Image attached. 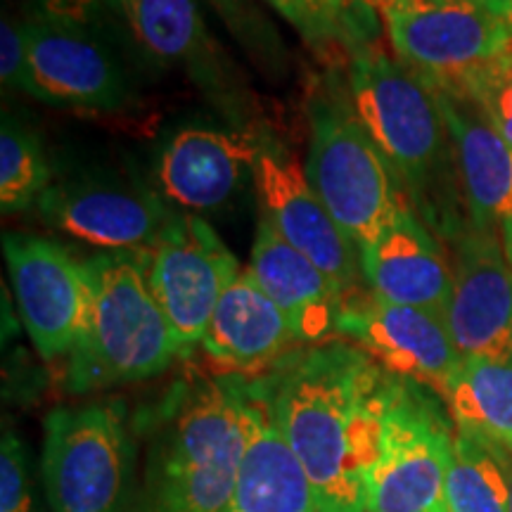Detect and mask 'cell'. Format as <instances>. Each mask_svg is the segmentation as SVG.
<instances>
[{
    "instance_id": "6da1fadb",
    "label": "cell",
    "mask_w": 512,
    "mask_h": 512,
    "mask_svg": "<svg viewBox=\"0 0 512 512\" xmlns=\"http://www.w3.org/2000/svg\"><path fill=\"white\" fill-rule=\"evenodd\" d=\"M392 375L349 342L287 356L271 380L273 406L313 486L318 512H366Z\"/></svg>"
},
{
    "instance_id": "7a4b0ae2",
    "label": "cell",
    "mask_w": 512,
    "mask_h": 512,
    "mask_svg": "<svg viewBox=\"0 0 512 512\" xmlns=\"http://www.w3.org/2000/svg\"><path fill=\"white\" fill-rule=\"evenodd\" d=\"M351 98L396 181L411 192L420 219L456 240L467 216L437 91L396 57L363 48L351 62Z\"/></svg>"
},
{
    "instance_id": "3957f363",
    "label": "cell",
    "mask_w": 512,
    "mask_h": 512,
    "mask_svg": "<svg viewBox=\"0 0 512 512\" xmlns=\"http://www.w3.org/2000/svg\"><path fill=\"white\" fill-rule=\"evenodd\" d=\"M245 380L188 389L152 446L145 512H226L245 451Z\"/></svg>"
},
{
    "instance_id": "277c9868",
    "label": "cell",
    "mask_w": 512,
    "mask_h": 512,
    "mask_svg": "<svg viewBox=\"0 0 512 512\" xmlns=\"http://www.w3.org/2000/svg\"><path fill=\"white\" fill-rule=\"evenodd\" d=\"M93 302L88 328L69 356L72 392L150 380L181 354L169 318L150 290L140 252H102L86 261Z\"/></svg>"
},
{
    "instance_id": "5b68a950",
    "label": "cell",
    "mask_w": 512,
    "mask_h": 512,
    "mask_svg": "<svg viewBox=\"0 0 512 512\" xmlns=\"http://www.w3.org/2000/svg\"><path fill=\"white\" fill-rule=\"evenodd\" d=\"M41 479L50 512H128L133 444L124 408L93 401L50 411Z\"/></svg>"
},
{
    "instance_id": "8992f818",
    "label": "cell",
    "mask_w": 512,
    "mask_h": 512,
    "mask_svg": "<svg viewBox=\"0 0 512 512\" xmlns=\"http://www.w3.org/2000/svg\"><path fill=\"white\" fill-rule=\"evenodd\" d=\"M456 425L439 396L418 382L389 380L380 446L368 472L366 512H446V472Z\"/></svg>"
},
{
    "instance_id": "52a82bcc",
    "label": "cell",
    "mask_w": 512,
    "mask_h": 512,
    "mask_svg": "<svg viewBox=\"0 0 512 512\" xmlns=\"http://www.w3.org/2000/svg\"><path fill=\"white\" fill-rule=\"evenodd\" d=\"M304 174L361 252L403 204L399 181L366 126L337 102H323L313 112Z\"/></svg>"
},
{
    "instance_id": "ba28073f",
    "label": "cell",
    "mask_w": 512,
    "mask_h": 512,
    "mask_svg": "<svg viewBox=\"0 0 512 512\" xmlns=\"http://www.w3.org/2000/svg\"><path fill=\"white\" fill-rule=\"evenodd\" d=\"M380 12L396 60L434 88L512 48V19L460 0H389Z\"/></svg>"
},
{
    "instance_id": "9c48e42d",
    "label": "cell",
    "mask_w": 512,
    "mask_h": 512,
    "mask_svg": "<svg viewBox=\"0 0 512 512\" xmlns=\"http://www.w3.org/2000/svg\"><path fill=\"white\" fill-rule=\"evenodd\" d=\"M150 290L169 318L181 354L200 347L216 304L242 268L216 230L195 214H176L162 238L143 249Z\"/></svg>"
},
{
    "instance_id": "30bf717a",
    "label": "cell",
    "mask_w": 512,
    "mask_h": 512,
    "mask_svg": "<svg viewBox=\"0 0 512 512\" xmlns=\"http://www.w3.org/2000/svg\"><path fill=\"white\" fill-rule=\"evenodd\" d=\"M3 252L24 328L41 358H69L91 316L93 285L86 261L62 245L27 233H5Z\"/></svg>"
},
{
    "instance_id": "8fae6325",
    "label": "cell",
    "mask_w": 512,
    "mask_h": 512,
    "mask_svg": "<svg viewBox=\"0 0 512 512\" xmlns=\"http://www.w3.org/2000/svg\"><path fill=\"white\" fill-rule=\"evenodd\" d=\"M337 335L351 339L389 375L418 382L439 399H446L463 366L444 313L437 311L349 297L339 311Z\"/></svg>"
},
{
    "instance_id": "7c38bea8",
    "label": "cell",
    "mask_w": 512,
    "mask_h": 512,
    "mask_svg": "<svg viewBox=\"0 0 512 512\" xmlns=\"http://www.w3.org/2000/svg\"><path fill=\"white\" fill-rule=\"evenodd\" d=\"M446 325L463 361H512V264L501 235L467 226L453 240Z\"/></svg>"
},
{
    "instance_id": "4fadbf2b",
    "label": "cell",
    "mask_w": 512,
    "mask_h": 512,
    "mask_svg": "<svg viewBox=\"0 0 512 512\" xmlns=\"http://www.w3.org/2000/svg\"><path fill=\"white\" fill-rule=\"evenodd\" d=\"M254 185L261 211L287 245L313 261L344 299H349L361 278V249L344 233L318 192L311 188L304 169L283 152L261 147L254 164Z\"/></svg>"
},
{
    "instance_id": "5bb4252c",
    "label": "cell",
    "mask_w": 512,
    "mask_h": 512,
    "mask_svg": "<svg viewBox=\"0 0 512 512\" xmlns=\"http://www.w3.org/2000/svg\"><path fill=\"white\" fill-rule=\"evenodd\" d=\"M29 95L57 107L112 112L126 102L119 67L86 27L55 22L41 12L24 19Z\"/></svg>"
},
{
    "instance_id": "9a60e30c",
    "label": "cell",
    "mask_w": 512,
    "mask_h": 512,
    "mask_svg": "<svg viewBox=\"0 0 512 512\" xmlns=\"http://www.w3.org/2000/svg\"><path fill=\"white\" fill-rule=\"evenodd\" d=\"M36 207L48 226L105 252H143L176 219L152 192L105 181L55 183Z\"/></svg>"
},
{
    "instance_id": "2e32d148",
    "label": "cell",
    "mask_w": 512,
    "mask_h": 512,
    "mask_svg": "<svg viewBox=\"0 0 512 512\" xmlns=\"http://www.w3.org/2000/svg\"><path fill=\"white\" fill-rule=\"evenodd\" d=\"M245 451L226 512H318L313 486L273 406L271 380H245Z\"/></svg>"
},
{
    "instance_id": "e0dca14e",
    "label": "cell",
    "mask_w": 512,
    "mask_h": 512,
    "mask_svg": "<svg viewBox=\"0 0 512 512\" xmlns=\"http://www.w3.org/2000/svg\"><path fill=\"white\" fill-rule=\"evenodd\" d=\"M361 273L382 302L446 313L453 264L430 226L406 204L361 252Z\"/></svg>"
},
{
    "instance_id": "ac0fdd59",
    "label": "cell",
    "mask_w": 512,
    "mask_h": 512,
    "mask_svg": "<svg viewBox=\"0 0 512 512\" xmlns=\"http://www.w3.org/2000/svg\"><path fill=\"white\" fill-rule=\"evenodd\" d=\"M434 91L451 133L467 226L503 235L512 228V147L470 98Z\"/></svg>"
},
{
    "instance_id": "d6986e66",
    "label": "cell",
    "mask_w": 512,
    "mask_h": 512,
    "mask_svg": "<svg viewBox=\"0 0 512 512\" xmlns=\"http://www.w3.org/2000/svg\"><path fill=\"white\" fill-rule=\"evenodd\" d=\"M261 145L245 133L216 128L178 131L159 159L164 197L190 211L221 207L254 174Z\"/></svg>"
},
{
    "instance_id": "ffe728a7",
    "label": "cell",
    "mask_w": 512,
    "mask_h": 512,
    "mask_svg": "<svg viewBox=\"0 0 512 512\" xmlns=\"http://www.w3.org/2000/svg\"><path fill=\"white\" fill-rule=\"evenodd\" d=\"M247 268L261 290L285 313L299 344L318 347L332 342L344 297L328 275L302 252L287 245L283 235L266 219H261L256 230L252 261Z\"/></svg>"
},
{
    "instance_id": "44dd1931",
    "label": "cell",
    "mask_w": 512,
    "mask_h": 512,
    "mask_svg": "<svg viewBox=\"0 0 512 512\" xmlns=\"http://www.w3.org/2000/svg\"><path fill=\"white\" fill-rule=\"evenodd\" d=\"M297 344L285 313L261 290L249 268H242L221 294L202 339L204 354L221 370L238 375L273 366Z\"/></svg>"
},
{
    "instance_id": "7402d4cb",
    "label": "cell",
    "mask_w": 512,
    "mask_h": 512,
    "mask_svg": "<svg viewBox=\"0 0 512 512\" xmlns=\"http://www.w3.org/2000/svg\"><path fill=\"white\" fill-rule=\"evenodd\" d=\"M444 403L458 434L512 456V361H463Z\"/></svg>"
},
{
    "instance_id": "603a6c76",
    "label": "cell",
    "mask_w": 512,
    "mask_h": 512,
    "mask_svg": "<svg viewBox=\"0 0 512 512\" xmlns=\"http://www.w3.org/2000/svg\"><path fill=\"white\" fill-rule=\"evenodd\" d=\"M133 34L166 62L200 64L214 53L197 0H112Z\"/></svg>"
},
{
    "instance_id": "cb8c5ba5",
    "label": "cell",
    "mask_w": 512,
    "mask_h": 512,
    "mask_svg": "<svg viewBox=\"0 0 512 512\" xmlns=\"http://www.w3.org/2000/svg\"><path fill=\"white\" fill-rule=\"evenodd\" d=\"M505 453L456 432L446 472V512H510Z\"/></svg>"
},
{
    "instance_id": "d4e9b609",
    "label": "cell",
    "mask_w": 512,
    "mask_h": 512,
    "mask_svg": "<svg viewBox=\"0 0 512 512\" xmlns=\"http://www.w3.org/2000/svg\"><path fill=\"white\" fill-rule=\"evenodd\" d=\"M50 188V169L34 133L3 117L0 128V209L17 214L38 204Z\"/></svg>"
},
{
    "instance_id": "484cf974",
    "label": "cell",
    "mask_w": 512,
    "mask_h": 512,
    "mask_svg": "<svg viewBox=\"0 0 512 512\" xmlns=\"http://www.w3.org/2000/svg\"><path fill=\"white\" fill-rule=\"evenodd\" d=\"M470 98L489 117L496 131L512 147V48L496 55L463 79L441 86Z\"/></svg>"
},
{
    "instance_id": "4316f807",
    "label": "cell",
    "mask_w": 512,
    "mask_h": 512,
    "mask_svg": "<svg viewBox=\"0 0 512 512\" xmlns=\"http://www.w3.org/2000/svg\"><path fill=\"white\" fill-rule=\"evenodd\" d=\"M0 512H46L38 501L27 446L10 430L0 444Z\"/></svg>"
},
{
    "instance_id": "83f0119b",
    "label": "cell",
    "mask_w": 512,
    "mask_h": 512,
    "mask_svg": "<svg viewBox=\"0 0 512 512\" xmlns=\"http://www.w3.org/2000/svg\"><path fill=\"white\" fill-rule=\"evenodd\" d=\"M0 79L10 93L29 91V57L24 22L5 15L0 24Z\"/></svg>"
},
{
    "instance_id": "f1b7e54d",
    "label": "cell",
    "mask_w": 512,
    "mask_h": 512,
    "mask_svg": "<svg viewBox=\"0 0 512 512\" xmlns=\"http://www.w3.org/2000/svg\"><path fill=\"white\" fill-rule=\"evenodd\" d=\"M271 8L278 12L285 22H290L294 29L313 48H325L330 43L339 41L337 29L325 19L318 10L316 0H266Z\"/></svg>"
},
{
    "instance_id": "f546056e",
    "label": "cell",
    "mask_w": 512,
    "mask_h": 512,
    "mask_svg": "<svg viewBox=\"0 0 512 512\" xmlns=\"http://www.w3.org/2000/svg\"><path fill=\"white\" fill-rule=\"evenodd\" d=\"M209 3L219 10V15L228 24V29L235 36H240L242 41L249 43V46L264 48L273 38L271 27L261 17V12L256 10L252 0H209Z\"/></svg>"
},
{
    "instance_id": "4dcf8cb0",
    "label": "cell",
    "mask_w": 512,
    "mask_h": 512,
    "mask_svg": "<svg viewBox=\"0 0 512 512\" xmlns=\"http://www.w3.org/2000/svg\"><path fill=\"white\" fill-rule=\"evenodd\" d=\"M105 5H112V0H36V12L55 22L88 27Z\"/></svg>"
},
{
    "instance_id": "1f68e13d",
    "label": "cell",
    "mask_w": 512,
    "mask_h": 512,
    "mask_svg": "<svg viewBox=\"0 0 512 512\" xmlns=\"http://www.w3.org/2000/svg\"><path fill=\"white\" fill-rule=\"evenodd\" d=\"M389 0H316L318 10L337 29L339 38H347L354 31V10L356 8H377L382 10Z\"/></svg>"
},
{
    "instance_id": "d6a6232c",
    "label": "cell",
    "mask_w": 512,
    "mask_h": 512,
    "mask_svg": "<svg viewBox=\"0 0 512 512\" xmlns=\"http://www.w3.org/2000/svg\"><path fill=\"white\" fill-rule=\"evenodd\" d=\"M460 3H470L475 5V8L494 12L498 17L512 19V0H460Z\"/></svg>"
},
{
    "instance_id": "836d02e7",
    "label": "cell",
    "mask_w": 512,
    "mask_h": 512,
    "mask_svg": "<svg viewBox=\"0 0 512 512\" xmlns=\"http://www.w3.org/2000/svg\"><path fill=\"white\" fill-rule=\"evenodd\" d=\"M503 247H505V252H508V259H510V264H512V228H508L503 233Z\"/></svg>"
},
{
    "instance_id": "e575fe53",
    "label": "cell",
    "mask_w": 512,
    "mask_h": 512,
    "mask_svg": "<svg viewBox=\"0 0 512 512\" xmlns=\"http://www.w3.org/2000/svg\"><path fill=\"white\" fill-rule=\"evenodd\" d=\"M505 463H508V477H510V512H512V456L505 458Z\"/></svg>"
}]
</instances>
